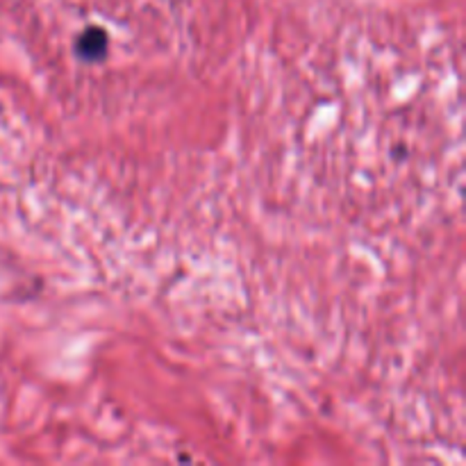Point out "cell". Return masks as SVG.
Wrapping results in <instances>:
<instances>
[{"label":"cell","instance_id":"obj_1","mask_svg":"<svg viewBox=\"0 0 466 466\" xmlns=\"http://www.w3.org/2000/svg\"><path fill=\"white\" fill-rule=\"evenodd\" d=\"M77 57L86 59V62H98L107 53V32L103 27H86L76 41Z\"/></svg>","mask_w":466,"mask_h":466}]
</instances>
